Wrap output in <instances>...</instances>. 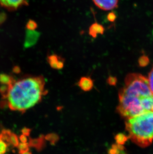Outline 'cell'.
Here are the masks:
<instances>
[{"label": "cell", "instance_id": "cell-1", "mask_svg": "<svg viewBox=\"0 0 153 154\" xmlns=\"http://www.w3.org/2000/svg\"><path fill=\"white\" fill-rule=\"evenodd\" d=\"M124 82L119 91V104L116 108L120 116L126 120L153 112V94L148 79L142 74L132 73L126 76Z\"/></svg>", "mask_w": 153, "mask_h": 154}, {"label": "cell", "instance_id": "cell-2", "mask_svg": "<svg viewBox=\"0 0 153 154\" xmlns=\"http://www.w3.org/2000/svg\"><path fill=\"white\" fill-rule=\"evenodd\" d=\"M47 93L44 76L26 77L10 86L7 103L12 110L25 112L40 102Z\"/></svg>", "mask_w": 153, "mask_h": 154}, {"label": "cell", "instance_id": "cell-3", "mask_svg": "<svg viewBox=\"0 0 153 154\" xmlns=\"http://www.w3.org/2000/svg\"><path fill=\"white\" fill-rule=\"evenodd\" d=\"M128 139L139 147H148L153 142V112L125 120Z\"/></svg>", "mask_w": 153, "mask_h": 154}, {"label": "cell", "instance_id": "cell-4", "mask_svg": "<svg viewBox=\"0 0 153 154\" xmlns=\"http://www.w3.org/2000/svg\"><path fill=\"white\" fill-rule=\"evenodd\" d=\"M119 0H92L97 7L103 11L112 10L117 7Z\"/></svg>", "mask_w": 153, "mask_h": 154}, {"label": "cell", "instance_id": "cell-5", "mask_svg": "<svg viewBox=\"0 0 153 154\" xmlns=\"http://www.w3.org/2000/svg\"><path fill=\"white\" fill-rule=\"evenodd\" d=\"M40 36L39 32L37 31L27 29L26 33L25 42L23 47L25 48H29L36 44Z\"/></svg>", "mask_w": 153, "mask_h": 154}, {"label": "cell", "instance_id": "cell-6", "mask_svg": "<svg viewBox=\"0 0 153 154\" xmlns=\"http://www.w3.org/2000/svg\"><path fill=\"white\" fill-rule=\"evenodd\" d=\"M46 140L45 139V136L41 135L39 137L36 138H31L28 142V144L31 147H33L38 151H42L46 146Z\"/></svg>", "mask_w": 153, "mask_h": 154}, {"label": "cell", "instance_id": "cell-7", "mask_svg": "<svg viewBox=\"0 0 153 154\" xmlns=\"http://www.w3.org/2000/svg\"><path fill=\"white\" fill-rule=\"evenodd\" d=\"M26 3V0H0V5L9 10H16Z\"/></svg>", "mask_w": 153, "mask_h": 154}, {"label": "cell", "instance_id": "cell-8", "mask_svg": "<svg viewBox=\"0 0 153 154\" xmlns=\"http://www.w3.org/2000/svg\"><path fill=\"white\" fill-rule=\"evenodd\" d=\"M48 62L52 69H61L64 66V60L56 54H52L48 57Z\"/></svg>", "mask_w": 153, "mask_h": 154}, {"label": "cell", "instance_id": "cell-9", "mask_svg": "<svg viewBox=\"0 0 153 154\" xmlns=\"http://www.w3.org/2000/svg\"><path fill=\"white\" fill-rule=\"evenodd\" d=\"M78 85L84 91H90L94 87V81L89 76H83L80 79Z\"/></svg>", "mask_w": 153, "mask_h": 154}, {"label": "cell", "instance_id": "cell-10", "mask_svg": "<svg viewBox=\"0 0 153 154\" xmlns=\"http://www.w3.org/2000/svg\"><path fill=\"white\" fill-rule=\"evenodd\" d=\"M104 32V28L100 23H92L89 28V35L93 38H96L98 34L103 35Z\"/></svg>", "mask_w": 153, "mask_h": 154}, {"label": "cell", "instance_id": "cell-11", "mask_svg": "<svg viewBox=\"0 0 153 154\" xmlns=\"http://www.w3.org/2000/svg\"><path fill=\"white\" fill-rule=\"evenodd\" d=\"M15 82L16 80L11 76L4 73L0 74V83L2 85H11Z\"/></svg>", "mask_w": 153, "mask_h": 154}, {"label": "cell", "instance_id": "cell-12", "mask_svg": "<svg viewBox=\"0 0 153 154\" xmlns=\"http://www.w3.org/2000/svg\"><path fill=\"white\" fill-rule=\"evenodd\" d=\"M46 141H48L51 145H54L58 142L60 139V137L58 134L55 133H51L45 136Z\"/></svg>", "mask_w": 153, "mask_h": 154}, {"label": "cell", "instance_id": "cell-13", "mask_svg": "<svg viewBox=\"0 0 153 154\" xmlns=\"http://www.w3.org/2000/svg\"><path fill=\"white\" fill-rule=\"evenodd\" d=\"M114 139L116 140V142L117 143V144L123 145L127 141V139H128V137L122 133H119L116 135Z\"/></svg>", "mask_w": 153, "mask_h": 154}, {"label": "cell", "instance_id": "cell-14", "mask_svg": "<svg viewBox=\"0 0 153 154\" xmlns=\"http://www.w3.org/2000/svg\"><path fill=\"white\" fill-rule=\"evenodd\" d=\"M19 138L17 136L15 133H11L10 137H9V143L10 145H12L13 146L15 147H17L19 145Z\"/></svg>", "mask_w": 153, "mask_h": 154}, {"label": "cell", "instance_id": "cell-15", "mask_svg": "<svg viewBox=\"0 0 153 154\" xmlns=\"http://www.w3.org/2000/svg\"><path fill=\"white\" fill-rule=\"evenodd\" d=\"M11 86L12 85H3L0 87V93L4 99H6L8 95L9 94V91Z\"/></svg>", "mask_w": 153, "mask_h": 154}, {"label": "cell", "instance_id": "cell-16", "mask_svg": "<svg viewBox=\"0 0 153 154\" xmlns=\"http://www.w3.org/2000/svg\"><path fill=\"white\" fill-rule=\"evenodd\" d=\"M29 144L28 143H19L17 148L19 151V154L25 153L29 150Z\"/></svg>", "mask_w": 153, "mask_h": 154}, {"label": "cell", "instance_id": "cell-17", "mask_svg": "<svg viewBox=\"0 0 153 154\" xmlns=\"http://www.w3.org/2000/svg\"><path fill=\"white\" fill-rule=\"evenodd\" d=\"M9 145L0 138V154H5Z\"/></svg>", "mask_w": 153, "mask_h": 154}, {"label": "cell", "instance_id": "cell-18", "mask_svg": "<svg viewBox=\"0 0 153 154\" xmlns=\"http://www.w3.org/2000/svg\"><path fill=\"white\" fill-rule=\"evenodd\" d=\"M26 28L27 29L34 31L38 28V24L34 20H29L26 23Z\"/></svg>", "mask_w": 153, "mask_h": 154}, {"label": "cell", "instance_id": "cell-19", "mask_svg": "<svg viewBox=\"0 0 153 154\" xmlns=\"http://www.w3.org/2000/svg\"><path fill=\"white\" fill-rule=\"evenodd\" d=\"M138 62L139 64L141 66H145L149 63V59L148 57L146 55H143L139 59Z\"/></svg>", "mask_w": 153, "mask_h": 154}, {"label": "cell", "instance_id": "cell-20", "mask_svg": "<svg viewBox=\"0 0 153 154\" xmlns=\"http://www.w3.org/2000/svg\"><path fill=\"white\" fill-rule=\"evenodd\" d=\"M148 80L151 90L153 94V67L149 72Z\"/></svg>", "mask_w": 153, "mask_h": 154}, {"label": "cell", "instance_id": "cell-21", "mask_svg": "<svg viewBox=\"0 0 153 154\" xmlns=\"http://www.w3.org/2000/svg\"><path fill=\"white\" fill-rule=\"evenodd\" d=\"M117 79L113 76H110L107 79V83L111 86H116L117 84Z\"/></svg>", "mask_w": 153, "mask_h": 154}, {"label": "cell", "instance_id": "cell-22", "mask_svg": "<svg viewBox=\"0 0 153 154\" xmlns=\"http://www.w3.org/2000/svg\"><path fill=\"white\" fill-rule=\"evenodd\" d=\"M107 19L110 22H114L116 19V15L114 13V12H110V13L108 14V15H107Z\"/></svg>", "mask_w": 153, "mask_h": 154}, {"label": "cell", "instance_id": "cell-23", "mask_svg": "<svg viewBox=\"0 0 153 154\" xmlns=\"http://www.w3.org/2000/svg\"><path fill=\"white\" fill-rule=\"evenodd\" d=\"M7 18V16L4 12H0V26L4 23Z\"/></svg>", "mask_w": 153, "mask_h": 154}, {"label": "cell", "instance_id": "cell-24", "mask_svg": "<svg viewBox=\"0 0 153 154\" xmlns=\"http://www.w3.org/2000/svg\"><path fill=\"white\" fill-rule=\"evenodd\" d=\"M31 131H32V130L30 128L24 127L22 130V134L26 136L27 137H29L31 134Z\"/></svg>", "mask_w": 153, "mask_h": 154}, {"label": "cell", "instance_id": "cell-25", "mask_svg": "<svg viewBox=\"0 0 153 154\" xmlns=\"http://www.w3.org/2000/svg\"><path fill=\"white\" fill-rule=\"evenodd\" d=\"M19 138V140L21 142V143H28V138L26 136L22 134L20 136Z\"/></svg>", "mask_w": 153, "mask_h": 154}, {"label": "cell", "instance_id": "cell-26", "mask_svg": "<svg viewBox=\"0 0 153 154\" xmlns=\"http://www.w3.org/2000/svg\"><path fill=\"white\" fill-rule=\"evenodd\" d=\"M13 71L15 73H19L20 72L21 69H20V67L18 66H15L13 69Z\"/></svg>", "mask_w": 153, "mask_h": 154}, {"label": "cell", "instance_id": "cell-27", "mask_svg": "<svg viewBox=\"0 0 153 154\" xmlns=\"http://www.w3.org/2000/svg\"><path fill=\"white\" fill-rule=\"evenodd\" d=\"M32 154V153L31 152L28 151L26 152H25V153H22V154Z\"/></svg>", "mask_w": 153, "mask_h": 154}]
</instances>
